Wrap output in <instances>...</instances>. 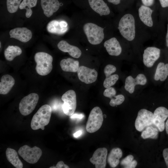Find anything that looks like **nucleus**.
Segmentation results:
<instances>
[{
	"mask_svg": "<svg viewBox=\"0 0 168 168\" xmlns=\"http://www.w3.org/2000/svg\"><path fill=\"white\" fill-rule=\"evenodd\" d=\"M52 108L49 105L45 104L41 106L32 117L30 124L31 128L44 130V126L49 123Z\"/></svg>",
	"mask_w": 168,
	"mask_h": 168,
	"instance_id": "1",
	"label": "nucleus"
},
{
	"mask_svg": "<svg viewBox=\"0 0 168 168\" xmlns=\"http://www.w3.org/2000/svg\"><path fill=\"white\" fill-rule=\"evenodd\" d=\"M34 59L36 63L35 70L38 74L44 76L51 72L53 68L52 56L45 52H39L35 54Z\"/></svg>",
	"mask_w": 168,
	"mask_h": 168,
	"instance_id": "2",
	"label": "nucleus"
},
{
	"mask_svg": "<svg viewBox=\"0 0 168 168\" xmlns=\"http://www.w3.org/2000/svg\"><path fill=\"white\" fill-rule=\"evenodd\" d=\"M118 28L124 38L128 41L133 40L135 34V20L133 16L130 14L124 15L119 21Z\"/></svg>",
	"mask_w": 168,
	"mask_h": 168,
	"instance_id": "3",
	"label": "nucleus"
},
{
	"mask_svg": "<svg viewBox=\"0 0 168 168\" xmlns=\"http://www.w3.org/2000/svg\"><path fill=\"white\" fill-rule=\"evenodd\" d=\"M83 30L88 41L92 44H99L104 39V29L94 23L85 24L83 26Z\"/></svg>",
	"mask_w": 168,
	"mask_h": 168,
	"instance_id": "4",
	"label": "nucleus"
},
{
	"mask_svg": "<svg viewBox=\"0 0 168 168\" xmlns=\"http://www.w3.org/2000/svg\"><path fill=\"white\" fill-rule=\"evenodd\" d=\"M103 121V115L100 108L98 106L94 107L91 111L86 125L88 132H96L101 127Z\"/></svg>",
	"mask_w": 168,
	"mask_h": 168,
	"instance_id": "5",
	"label": "nucleus"
},
{
	"mask_svg": "<svg viewBox=\"0 0 168 168\" xmlns=\"http://www.w3.org/2000/svg\"><path fill=\"white\" fill-rule=\"evenodd\" d=\"M18 153L25 161L31 164L36 163L42 155V151L39 147L34 146L31 148L26 145L19 148Z\"/></svg>",
	"mask_w": 168,
	"mask_h": 168,
	"instance_id": "6",
	"label": "nucleus"
},
{
	"mask_svg": "<svg viewBox=\"0 0 168 168\" xmlns=\"http://www.w3.org/2000/svg\"><path fill=\"white\" fill-rule=\"evenodd\" d=\"M39 99L38 95L34 93L24 97L21 100L19 105L21 114L24 116L30 114L35 108Z\"/></svg>",
	"mask_w": 168,
	"mask_h": 168,
	"instance_id": "7",
	"label": "nucleus"
},
{
	"mask_svg": "<svg viewBox=\"0 0 168 168\" xmlns=\"http://www.w3.org/2000/svg\"><path fill=\"white\" fill-rule=\"evenodd\" d=\"M153 114L146 109H141L138 112L135 126L136 130L143 131L147 127L153 125Z\"/></svg>",
	"mask_w": 168,
	"mask_h": 168,
	"instance_id": "8",
	"label": "nucleus"
},
{
	"mask_svg": "<svg viewBox=\"0 0 168 168\" xmlns=\"http://www.w3.org/2000/svg\"><path fill=\"white\" fill-rule=\"evenodd\" d=\"M61 99L63 101L62 107L64 113L68 116L74 114L77 107L75 91L72 90L67 91L62 95Z\"/></svg>",
	"mask_w": 168,
	"mask_h": 168,
	"instance_id": "9",
	"label": "nucleus"
},
{
	"mask_svg": "<svg viewBox=\"0 0 168 168\" xmlns=\"http://www.w3.org/2000/svg\"><path fill=\"white\" fill-rule=\"evenodd\" d=\"M77 73L79 79L86 84L95 82L98 76V73L95 70L83 66L79 67Z\"/></svg>",
	"mask_w": 168,
	"mask_h": 168,
	"instance_id": "10",
	"label": "nucleus"
},
{
	"mask_svg": "<svg viewBox=\"0 0 168 168\" xmlns=\"http://www.w3.org/2000/svg\"><path fill=\"white\" fill-rule=\"evenodd\" d=\"M168 117V110L163 106L157 108L153 113V124L160 132L164 131L165 128V121Z\"/></svg>",
	"mask_w": 168,
	"mask_h": 168,
	"instance_id": "11",
	"label": "nucleus"
},
{
	"mask_svg": "<svg viewBox=\"0 0 168 168\" xmlns=\"http://www.w3.org/2000/svg\"><path fill=\"white\" fill-rule=\"evenodd\" d=\"M160 54V49L155 47L147 48L144 51L143 61L144 65L148 68L152 67L159 58Z\"/></svg>",
	"mask_w": 168,
	"mask_h": 168,
	"instance_id": "12",
	"label": "nucleus"
},
{
	"mask_svg": "<svg viewBox=\"0 0 168 168\" xmlns=\"http://www.w3.org/2000/svg\"><path fill=\"white\" fill-rule=\"evenodd\" d=\"M107 150L106 148H99L94 152L90 161L95 165L96 168H104L106 165Z\"/></svg>",
	"mask_w": 168,
	"mask_h": 168,
	"instance_id": "13",
	"label": "nucleus"
},
{
	"mask_svg": "<svg viewBox=\"0 0 168 168\" xmlns=\"http://www.w3.org/2000/svg\"><path fill=\"white\" fill-rule=\"evenodd\" d=\"M147 82V80L145 76L142 74H138L135 78L129 76L125 79L124 88L129 93L132 94L134 91L136 85H144Z\"/></svg>",
	"mask_w": 168,
	"mask_h": 168,
	"instance_id": "14",
	"label": "nucleus"
},
{
	"mask_svg": "<svg viewBox=\"0 0 168 168\" xmlns=\"http://www.w3.org/2000/svg\"><path fill=\"white\" fill-rule=\"evenodd\" d=\"M11 38H13L24 43L29 41L32 37L31 31L26 27L16 28L10 30Z\"/></svg>",
	"mask_w": 168,
	"mask_h": 168,
	"instance_id": "15",
	"label": "nucleus"
},
{
	"mask_svg": "<svg viewBox=\"0 0 168 168\" xmlns=\"http://www.w3.org/2000/svg\"><path fill=\"white\" fill-rule=\"evenodd\" d=\"M41 5L44 14L49 17L58 10L60 4L58 0H41Z\"/></svg>",
	"mask_w": 168,
	"mask_h": 168,
	"instance_id": "16",
	"label": "nucleus"
},
{
	"mask_svg": "<svg viewBox=\"0 0 168 168\" xmlns=\"http://www.w3.org/2000/svg\"><path fill=\"white\" fill-rule=\"evenodd\" d=\"M104 45L108 54L110 55L118 56L121 53V47L119 41L115 37L112 38L105 41Z\"/></svg>",
	"mask_w": 168,
	"mask_h": 168,
	"instance_id": "17",
	"label": "nucleus"
},
{
	"mask_svg": "<svg viewBox=\"0 0 168 168\" xmlns=\"http://www.w3.org/2000/svg\"><path fill=\"white\" fill-rule=\"evenodd\" d=\"M57 47L60 50L64 52H68L70 56L74 58H78L81 55V51L78 48L70 45L66 41H60L58 43Z\"/></svg>",
	"mask_w": 168,
	"mask_h": 168,
	"instance_id": "18",
	"label": "nucleus"
},
{
	"mask_svg": "<svg viewBox=\"0 0 168 168\" xmlns=\"http://www.w3.org/2000/svg\"><path fill=\"white\" fill-rule=\"evenodd\" d=\"M91 7L100 16L110 13L109 8L103 0H88Z\"/></svg>",
	"mask_w": 168,
	"mask_h": 168,
	"instance_id": "19",
	"label": "nucleus"
},
{
	"mask_svg": "<svg viewBox=\"0 0 168 168\" xmlns=\"http://www.w3.org/2000/svg\"><path fill=\"white\" fill-rule=\"evenodd\" d=\"M15 83L14 79L10 75L5 74L2 76L0 79V94H7L14 86Z\"/></svg>",
	"mask_w": 168,
	"mask_h": 168,
	"instance_id": "20",
	"label": "nucleus"
},
{
	"mask_svg": "<svg viewBox=\"0 0 168 168\" xmlns=\"http://www.w3.org/2000/svg\"><path fill=\"white\" fill-rule=\"evenodd\" d=\"M152 11L145 6L142 5L138 9V14L142 21L146 25L152 27L153 22L152 17Z\"/></svg>",
	"mask_w": 168,
	"mask_h": 168,
	"instance_id": "21",
	"label": "nucleus"
},
{
	"mask_svg": "<svg viewBox=\"0 0 168 168\" xmlns=\"http://www.w3.org/2000/svg\"><path fill=\"white\" fill-rule=\"evenodd\" d=\"M60 65L62 70L67 72H76L79 68V61L70 58L62 59Z\"/></svg>",
	"mask_w": 168,
	"mask_h": 168,
	"instance_id": "22",
	"label": "nucleus"
},
{
	"mask_svg": "<svg viewBox=\"0 0 168 168\" xmlns=\"http://www.w3.org/2000/svg\"><path fill=\"white\" fill-rule=\"evenodd\" d=\"M68 27H63L60 21L53 20L50 21L47 24L46 29L48 31L51 33L61 35L65 33L68 30Z\"/></svg>",
	"mask_w": 168,
	"mask_h": 168,
	"instance_id": "23",
	"label": "nucleus"
},
{
	"mask_svg": "<svg viewBox=\"0 0 168 168\" xmlns=\"http://www.w3.org/2000/svg\"><path fill=\"white\" fill-rule=\"evenodd\" d=\"M6 154L7 160L16 168H22L23 164L19 159L16 151L8 147L6 150Z\"/></svg>",
	"mask_w": 168,
	"mask_h": 168,
	"instance_id": "24",
	"label": "nucleus"
},
{
	"mask_svg": "<svg viewBox=\"0 0 168 168\" xmlns=\"http://www.w3.org/2000/svg\"><path fill=\"white\" fill-rule=\"evenodd\" d=\"M122 155V152L119 148H114L112 149L108 157V162L112 168L117 166L119 162V159Z\"/></svg>",
	"mask_w": 168,
	"mask_h": 168,
	"instance_id": "25",
	"label": "nucleus"
},
{
	"mask_svg": "<svg viewBox=\"0 0 168 168\" xmlns=\"http://www.w3.org/2000/svg\"><path fill=\"white\" fill-rule=\"evenodd\" d=\"M168 76V63L165 64L160 62L158 65L156 70L154 80L161 81H164Z\"/></svg>",
	"mask_w": 168,
	"mask_h": 168,
	"instance_id": "26",
	"label": "nucleus"
},
{
	"mask_svg": "<svg viewBox=\"0 0 168 168\" xmlns=\"http://www.w3.org/2000/svg\"><path fill=\"white\" fill-rule=\"evenodd\" d=\"M22 52L21 49L16 46H9L4 52L6 59L10 61H12L17 56L21 55Z\"/></svg>",
	"mask_w": 168,
	"mask_h": 168,
	"instance_id": "27",
	"label": "nucleus"
},
{
	"mask_svg": "<svg viewBox=\"0 0 168 168\" xmlns=\"http://www.w3.org/2000/svg\"><path fill=\"white\" fill-rule=\"evenodd\" d=\"M159 130L153 124L147 127L142 132L141 137L144 139L148 138L156 139Z\"/></svg>",
	"mask_w": 168,
	"mask_h": 168,
	"instance_id": "28",
	"label": "nucleus"
},
{
	"mask_svg": "<svg viewBox=\"0 0 168 168\" xmlns=\"http://www.w3.org/2000/svg\"><path fill=\"white\" fill-rule=\"evenodd\" d=\"M37 1V0H23L21 3L19 8L20 9H26V17L29 18L31 16L32 11L31 8L36 6Z\"/></svg>",
	"mask_w": 168,
	"mask_h": 168,
	"instance_id": "29",
	"label": "nucleus"
},
{
	"mask_svg": "<svg viewBox=\"0 0 168 168\" xmlns=\"http://www.w3.org/2000/svg\"><path fill=\"white\" fill-rule=\"evenodd\" d=\"M21 0H7V6L8 12L13 13L16 12L21 4Z\"/></svg>",
	"mask_w": 168,
	"mask_h": 168,
	"instance_id": "30",
	"label": "nucleus"
},
{
	"mask_svg": "<svg viewBox=\"0 0 168 168\" xmlns=\"http://www.w3.org/2000/svg\"><path fill=\"white\" fill-rule=\"evenodd\" d=\"M119 76L116 74L110 75L107 77L103 82V86L105 88L110 87L114 85L118 80Z\"/></svg>",
	"mask_w": 168,
	"mask_h": 168,
	"instance_id": "31",
	"label": "nucleus"
},
{
	"mask_svg": "<svg viewBox=\"0 0 168 168\" xmlns=\"http://www.w3.org/2000/svg\"><path fill=\"white\" fill-rule=\"evenodd\" d=\"M110 99L109 104L111 106L114 107L122 104L125 98L123 95L119 94L114 96Z\"/></svg>",
	"mask_w": 168,
	"mask_h": 168,
	"instance_id": "32",
	"label": "nucleus"
},
{
	"mask_svg": "<svg viewBox=\"0 0 168 168\" xmlns=\"http://www.w3.org/2000/svg\"><path fill=\"white\" fill-rule=\"evenodd\" d=\"M116 70V67L111 64H108L104 68V72L106 77H107L114 72Z\"/></svg>",
	"mask_w": 168,
	"mask_h": 168,
	"instance_id": "33",
	"label": "nucleus"
},
{
	"mask_svg": "<svg viewBox=\"0 0 168 168\" xmlns=\"http://www.w3.org/2000/svg\"><path fill=\"white\" fill-rule=\"evenodd\" d=\"M116 94V91L115 89L113 87H110L104 90L103 92L104 96L106 97L111 99L113 96H115Z\"/></svg>",
	"mask_w": 168,
	"mask_h": 168,
	"instance_id": "34",
	"label": "nucleus"
},
{
	"mask_svg": "<svg viewBox=\"0 0 168 168\" xmlns=\"http://www.w3.org/2000/svg\"><path fill=\"white\" fill-rule=\"evenodd\" d=\"M133 156L131 155H129L123 159L121 161L120 164L124 168L126 167L133 160Z\"/></svg>",
	"mask_w": 168,
	"mask_h": 168,
	"instance_id": "35",
	"label": "nucleus"
},
{
	"mask_svg": "<svg viewBox=\"0 0 168 168\" xmlns=\"http://www.w3.org/2000/svg\"><path fill=\"white\" fill-rule=\"evenodd\" d=\"M69 167L67 165L65 164L62 161H58L57 164L56 166H52L49 167V168H68Z\"/></svg>",
	"mask_w": 168,
	"mask_h": 168,
	"instance_id": "36",
	"label": "nucleus"
},
{
	"mask_svg": "<svg viewBox=\"0 0 168 168\" xmlns=\"http://www.w3.org/2000/svg\"><path fill=\"white\" fill-rule=\"evenodd\" d=\"M163 155L167 168H168V148L164 149Z\"/></svg>",
	"mask_w": 168,
	"mask_h": 168,
	"instance_id": "37",
	"label": "nucleus"
},
{
	"mask_svg": "<svg viewBox=\"0 0 168 168\" xmlns=\"http://www.w3.org/2000/svg\"><path fill=\"white\" fill-rule=\"evenodd\" d=\"M143 4L146 6H150L154 3V0H141Z\"/></svg>",
	"mask_w": 168,
	"mask_h": 168,
	"instance_id": "38",
	"label": "nucleus"
},
{
	"mask_svg": "<svg viewBox=\"0 0 168 168\" xmlns=\"http://www.w3.org/2000/svg\"><path fill=\"white\" fill-rule=\"evenodd\" d=\"M137 164V162L135 160H133L132 162L126 168H134Z\"/></svg>",
	"mask_w": 168,
	"mask_h": 168,
	"instance_id": "39",
	"label": "nucleus"
},
{
	"mask_svg": "<svg viewBox=\"0 0 168 168\" xmlns=\"http://www.w3.org/2000/svg\"><path fill=\"white\" fill-rule=\"evenodd\" d=\"M159 1L162 7H168V0H159Z\"/></svg>",
	"mask_w": 168,
	"mask_h": 168,
	"instance_id": "40",
	"label": "nucleus"
},
{
	"mask_svg": "<svg viewBox=\"0 0 168 168\" xmlns=\"http://www.w3.org/2000/svg\"><path fill=\"white\" fill-rule=\"evenodd\" d=\"M83 116V115L81 114H73L71 116V118H77L79 119H82Z\"/></svg>",
	"mask_w": 168,
	"mask_h": 168,
	"instance_id": "41",
	"label": "nucleus"
},
{
	"mask_svg": "<svg viewBox=\"0 0 168 168\" xmlns=\"http://www.w3.org/2000/svg\"><path fill=\"white\" fill-rule=\"evenodd\" d=\"M121 0H107L108 1L114 5L119 4Z\"/></svg>",
	"mask_w": 168,
	"mask_h": 168,
	"instance_id": "42",
	"label": "nucleus"
},
{
	"mask_svg": "<svg viewBox=\"0 0 168 168\" xmlns=\"http://www.w3.org/2000/svg\"><path fill=\"white\" fill-rule=\"evenodd\" d=\"M82 133V131L81 130H79L74 133L73 136L75 138H77L80 136Z\"/></svg>",
	"mask_w": 168,
	"mask_h": 168,
	"instance_id": "43",
	"label": "nucleus"
},
{
	"mask_svg": "<svg viewBox=\"0 0 168 168\" xmlns=\"http://www.w3.org/2000/svg\"><path fill=\"white\" fill-rule=\"evenodd\" d=\"M166 133L168 134V119L167 120L165 125Z\"/></svg>",
	"mask_w": 168,
	"mask_h": 168,
	"instance_id": "44",
	"label": "nucleus"
},
{
	"mask_svg": "<svg viewBox=\"0 0 168 168\" xmlns=\"http://www.w3.org/2000/svg\"><path fill=\"white\" fill-rule=\"evenodd\" d=\"M166 46L168 47V24L167 25V30L166 37Z\"/></svg>",
	"mask_w": 168,
	"mask_h": 168,
	"instance_id": "45",
	"label": "nucleus"
}]
</instances>
